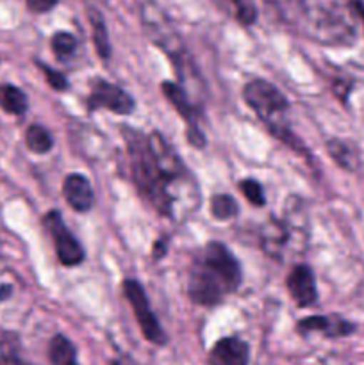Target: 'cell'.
Here are the masks:
<instances>
[{
	"instance_id": "cell-9",
	"label": "cell",
	"mask_w": 364,
	"mask_h": 365,
	"mask_svg": "<svg viewBox=\"0 0 364 365\" xmlns=\"http://www.w3.org/2000/svg\"><path fill=\"white\" fill-rule=\"evenodd\" d=\"M146 138H148L150 152H152L161 173L166 178L168 184L173 185L175 182L181 180L182 175H184V163H182L178 153L175 152L173 146L168 143V139L164 138L161 132H152V134L146 135Z\"/></svg>"
},
{
	"instance_id": "cell-21",
	"label": "cell",
	"mask_w": 364,
	"mask_h": 365,
	"mask_svg": "<svg viewBox=\"0 0 364 365\" xmlns=\"http://www.w3.org/2000/svg\"><path fill=\"white\" fill-rule=\"evenodd\" d=\"M77 48V39L70 32H56L52 36V50L59 59H66Z\"/></svg>"
},
{
	"instance_id": "cell-18",
	"label": "cell",
	"mask_w": 364,
	"mask_h": 365,
	"mask_svg": "<svg viewBox=\"0 0 364 365\" xmlns=\"http://www.w3.org/2000/svg\"><path fill=\"white\" fill-rule=\"evenodd\" d=\"M88 14L93 31V43H95L96 52H98V56L102 57L103 61H107L111 57V41L109 34H107L106 21H103L102 14H100L95 7H89Z\"/></svg>"
},
{
	"instance_id": "cell-20",
	"label": "cell",
	"mask_w": 364,
	"mask_h": 365,
	"mask_svg": "<svg viewBox=\"0 0 364 365\" xmlns=\"http://www.w3.org/2000/svg\"><path fill=\"white\" fill-rule=\"evenodd\" d=\"M238 202H236L231 195H214L213 198H211V214H213V217H216V220H232V217L238 216Z\"/></svg>"
},
{
	"instance_id": "cell-22",
	"label": "cell",
	"mask_w": 364,
	"mask_h": 365,
	"mask_svg": "<svg viewBox=\"0 0 364 365\" xmlns=\"http://www.w3.org/2000/svg\"><path fill=\"white\" fill-rule=\"evenodd\" d=\"M239 189H241L243 196H245L252 205L263 207L264 203H266L263 187H261L259 182L253 180V178H245V180L239 182Z\"/></svg>"
},
{
	"instance_id": "cell-8",
	"label": "cell",
	"mask_w": 364,
	"mask_h": 365,
	"mask_svg": "<svg viewBox=\"0 0 364 365\" xmlns=\"http://www.w3.org/2000/svg\"><path fill=\"white\" fill-rule=\"evenodd\" d=\"M161 88H163V93L164 96H166L168 102L175 107V110L181 114L182 120L188 123L186 135H188L189 139V145L196 146V148H203V146H206V135H203L202 130H200L196 109L191 103V100H189L186 89L182 88V86L175 84V82H170V81H164Z\"/></svg>"
},
{
	"instance_id": "cell-24",
	"label": "cell",
	"mask_w": 364,
	"mask_h": 365,
	"mask_svg": "<svg viewBox=\"0 0 364 365\" xmlns=\"http://www.w3.org/2000/svg\"><path fill=\"white\" fill-rule=\"evenodd\" d=\"M38 66L43 70V75H45V78H46V82H49L50 88L56 89V91H66L68 81L63 73L52 70V68L46 66V64H43V63H38Z\"/></svg>"
},
{
	"instance_id": "cell-2",
	"label": "cell",
	"mask_w": 364,
	"mask_h": 365,
	"mask_svg": "<svg viewBox=\"0 0 364 365\" xmlns=\"http://www.w3.org/2000/svg\"><path fill=\"white\" fill-rule=\"evenodd\" d=\"M127 143L131 175L139 195L163 216H171L175 210V198L170 192V184L161 173L148 146V138L134 128H123Z\"/></svg>"
},
{
	"instance_id": "cell-3",
	"label": "cell",
	"mask_w": 364,
	"mask_h": 365,
	"mask_svg": "<svg viewBox=\"0 0 364 365\" xmlns=\"http://www.w3.org/2000/svg\"><path fill=\"white\" fill-rule=\"evenodd\" d=\"M243 100L257 114L271 135L293 150L303 152V145L289 128V103L284 93L264 78H253L243 88Z\"/></svg>"
},
{
	"instance_id": "cell-26",
	"label": "cell",
	"mask_w": 364,
	"mask_h": 365,
	"mask_svg": "<svg viewBox=\"0 0 364 365\" xmlns=\"http://www.w3.org/2000/svg\"><path fill=\"white\" fill-rule=\"evenodd\" d=\"M314 365H350V364L339 355H327V356H323V359L318 360Z\"/></svg>"
},
{
	"instance_id": "cell-15",
	"label": "cell",
	"mask_w": 364,
	"mask_h": 365,
	"mask_svg": "<svg viewBox=\"0 0 364 365\" xmlns=\"http://www.w3.org/2000/svg\"><path fill=\"white\" fill-rule=\"evenodd\" d=\"M327 152L330 159L345 171H357L360 166V157L355 146L345 139H330L327 141Z\"/></svg>"
},
{
	"instance_id": "cell-4",
	"label": "cell",
	"mask_w": 364,
	"mask_h": 365,
	"mask_svg": "<svg viewBox=\"0 0 364 365\" xmlns=\"http://www.w3.org/2000/svg\"><path fill=\"white\" fill-rule=\"evenodd\" d=\"M139 18H141V25L150 41L159 46L170 57L173 66L177 68L178 77L186 78L191 63H189V56L186 52L182 38L178 36L177 29L173 27L170 18L166 16V13L156 2L145 0L139 7Z\"/></svg>"
},
{
	"instance_id": "cell-11",
	"label": "cell",
	"mask_w": 364,
	"mask_h": 365,
	"mask_svg": "<svg viewBox=\"0 0 364 365\" xmlns=\"http://www.w3.org/2000/svg\"><path fill=\"white\" fill-rule=\"evenodd\" d=\"M250 348L236 337L220 339L209 351V365H248Z\"/></svg>"
},
{
	"instance_id": "cell-27",
	"label": "cell",
	"mask_w": 364,
	"mask_h": 365,
	"mask_svg": "<svg viewBox=\"0 0 364 365\" xmlns=\"http://www.w3.org/2000/svg\"><path fill=\"white\" fill-rule=\"evenodd\" d=\"M166 250H168V241H166V239H159V241H157L156 245H153V250H152L153 255L152 257L156 260L163 259V257L166 255Z\"/></svg>"
},
{
	"instance_id": "cell-16",
	"label": "cell",
	"mask_w": 364,
	"mask_h": 365,
	"mask_svg": "<svg viewBox=\"0 0 364 365\" xmlns=\"http://www.w3.org/2000/svg\"><path fill=\"white\" fill-rule=\"evenodd\" d=\"M49 359L52 365H79L77 349L64 335H54L49 344Z\"/></svg>"
},
{
	"instance_id": "cell-19",
	"label": "cell",
	"mask_w": 364,
	"mask_h": 365,
	"mask_svg": "<svg viewBox=\"0 0 364 365\" xmlns=\"http://www.w3.org/2000/svg\"><path fill=\"white\" fill-rule=\"evenodd\" d=\"M25 145H27V148L31 150L32 153L43 155V153H49L50 150H52L54 139L43 125L32 123L31 127L27 128V132H25Z\"/></svg>"
},
{
	"instance_id": "cell-13",
	"label": "cell",
	"mask_w": 364,
	"mask_h": 365,
	"mask_svg": "<svg viewBox=\"0 0 364 365\" xmlns=\"http://www.w3.org/2000/svg\"><path fill=\"white\" fill-rule=\"evenodd\" d=\"M296 328H298L300 334L321 331L327 337H346V335L355 331V327L352 323H348V321L339 316H310L300 321Z\"/></svg>"
},
{
	"instance_id": "cell-14",
	"label": "cell",
	"mask_w": 364,
	"mask_h": 365,
	"mask_svg": "<svg viewBox=\"0 0 364 365\" xmlns=\"http://www.w3.org/2000/svg\"><path fill=\"white\" fill-rule=\"evenodd\" d=\"M289 241V227L284 221H278L275 217L268 220L261 230V245L266 255L280 259L282 250L285 242Z\"/></svg>"
},
{
	"instance_id": "cell-12",
	"label": "cell",
	"mask_w": 364,
	"mask_h": 365,
	"mask_svg": "<svg viewBox=\"0 0 364 365\" xmlns=\"http://www.w3.org/2000/svg\"><path fill=\"white\" fill-rule=\"evenodd\" d=\"M63 195L68 205L77 212H88L95 205V192L86 177L79 173H71L64 178Z\"/></svg>"
},
{
	"instance_id": "cell-28",
	"label": "cell",
	"mask_w": 364,
	"mask_h": 365,
	"mask_svg": "<svg viewBox=\"0 0 364 365\" xmlns=\"http://www.w3.org/2000/svg\"><path fill=\"white\" fill-rule=\"evenodd\" d=\"M0 365H29V364H25L24 360H20L14 355H6L0 359Z\"/></svg>"
},
{
	"instance_id": "cell-6",
	"label": "cell",
	"mask_w": 364,
	"mask_h": 365,
	"mask_svg": "<svg viewBox=\"0 0 364 365\" xmlns=\"http://www.w3.org/2000/svg\"><path fill=\"white\" fill-rule=\"evenodd\" d=\"M43 223H45L49 234L52 235V241L54 246H56V253L59 262L66 267H75L79 266V264H82V260H84V248L79 245L75 235L68 230L63 217H61L59 210H50V212L43 217Z\"/></svg>"
},
{
	"instance_id": "cell-29",
	"label": "cell",
	"mask_w": 364,
	"mask_h": 365,
	"mask_svg": "<svg viewBox=\"0 0 364 365\" xmlns=\"http://www.w3.org/2000/svg\"><path fill=\"white\" fill-rule=\"evenodd\" d=\"M11 292H13L11 285H2V287H0V302H4V299L9 298Z\"/></svg>"
},
{
	"instance_id": "cell-23",
	"label": "cell",
	"mask_w": 364,
	"mask_h": 365,
	"mask_svg": "<svg viewBox=\"0 0 364 365\" xmlns=\"http://www.w3.org/2000/svg\"><path fill=\"white\" fill-rule=\"evenodd\" d=\"M236 16L243 25H253L257 20V7L253 0H232Z\"/></svg>"
},
{
	"instance_id": "cell-7",
	"label": "cell",
	"mask_w": 364,
	"mask_h": 365,
	"mask_svg": "<svg viewBox=\"0 0 364 365\" xmlns=\"http://www.w3.org/2000/svg\"><path fill=\"white\" fill-rule=\"evenodd\" d=\"M86 107L91 113L98 109H107L114 114H131L136 109V102L120 86L103 81V78H95L91 82Z\"/></svg>"
},
{
	"instance_id": "cell-1",
	"label": "cell",
	"mask_w": 364,
	"mask_h": 365,
	"mask_svg": "<svg viewBox=\"0 0 364 365\" xmlns=\"http://www.w3.org/2000/svg\"><path fill=\"white\" fill-rule=\"evenodd\" d=\"M241 266L231 250L213 241L195 257L188 280V294L193 303L211 307L220 303L241 285Z\"/></svg>"
},
{
	"instance_id": "cell-10",
	"label": "cell",
	"mask_w": 364,
	"mask_h": 365,
	"mask_svg": "<svg viewBox=\"0 0 364 365\" xmlns=\"http://www.w3.org/2000/svg\"><path fill=\"white\" fill-rule=\"evenodd\" d=\"M285 285H288V291L291 294L293 302L298 307H310L316 303V280H314L313 269L305 266V264L293 267L291 273L288 274Z\"/></svg>"
},
{
	"instance_id": "cell-5",
	"label": "cell",
	"mask_w": 364,
	"mask_h": 365,
	"mask_svg": "<svg viewBox=\"0 0 364 365\" xmlns=\"http://www.w3.org/2000/svg\"><path fill=\"white\" fill-rule=\"evenodd\" d=\"M123 294L127 298L128 305L132 307V312H134L136 321H138L139 330L145 335L146 341L152 342V344L163 346L166 342V334H164L159 321H157L152 309H150L148 298H146L143 285L138 280H125Z\"/></svg>"
},
{
	"instance_id": "cell-17",
	"label": "cell",
	"mask_w": 364,
	"mask_h": 365,
	"mask_svg": "<svg viewBox=\"0 0 364 365\" xmlns=\"http://www.w3.org/2000/svg\"><path fill=\"white\" fill-rule=\"evenodd\" d=\"M27 95L13 84H0V109L7 114L21 116L27 110Z\"/></svg>"
},
{
	"instance_id": "cell-25",
	"label": "cell",
	"mask_w": 364,
	"mask_h": 365,
	"mask_svg": "<svg viewBox=\"0 0 364 365\" xmlns=\"http://www.w3.org/2000/svg\"><path fill=\"white\" fill-rule=\"evenodd\" d=\"M59 0H27V7L32 11V13H49L54 7L57 6Z\"/></svg>"
}]
</instances>
